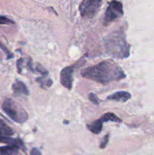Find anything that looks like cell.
I'll list each match as a JSON object with an SVG mask.
<instances>
[{
  "label": "cell",
  "mask_w": 154,
  "mask_h": 155,
  "mask_svg": "<svg viewBox=\"0 0 154 155\" xmlns=\"http://www.w3.org/2000/svg\"><path fill=\"white\" fill-rule=\"evenodd\" d=\"M84 78L101 84H108L113 81L125 79L126 75L122 68L112 60H106L82 71Z\"/></svg>",
  "instance_id": "1"
},
{
  "label": "cell",
  "mask_w": 154,
  "mask_h": 155,
  "mask_svg": "<svg viewBox=\"0 0 154 155\" xmlns=\"http://www.w3.org/2000/svg\"><path fill=\"white\" fill-rule=\"evenodd\" d=\"M104 46L107 54L115 58H126L130 54V45L121 30L114 32L104 38Z\"/></svg>",
  "instance_id": "2"
},
{
  "label": "cell",
  "mask_w": 154,
  "mask_h": 155,
  "mask_svg": "<svg viewBox=\"0 0 154 155\" xmlns=\"http://www.w3.org/2000/svg\"><path fill=\"white\" fill-rule=\"evenodd\" d=\"M2 108L12 120L18 124H24L28 119V114L24 107L11 98H6L3 101Z\"/></svg>",
  "instance_id": "3"
},
{
  "label": "cell",
  "mask_w": 154,
  "mask_h": 155,
  "mask_svg": "<svg viewBox=\"0 0 154 155\" xmlns=\"http://www.w3.org/2000/svg\"><path fill=\"white\" fill-rule=\"evenodd\" d=\"M123 14V5L122 2L117 0H113L109 3L108 7L106 10L104 18V24L109 25L116 19L121 18Z\"/></svg>",
  "instance_id": "4"
},
{
  "label": "cell",
  "mask_w": 154,
  "mask_h": 155,
  "mask_svg": "<svg viewBox=\"0 0 154 155\" xmlns=\"http://www.w3.org/2000/svg\"><path fill=\"white\" fill-rule=\"evenodd\" d=\"M102 0H82L79 5L81 16L85 19H91L99 11Z\"/></svg>",
  "instance_id": "5"
},
{
  "label": "cell",
  "mask_w": 154,
  "mask_h": 155,
  "mask_svg": "<svg viewBox=\"0 0 154 155\" xmlns=\"http://www.w3.org/2000/svg\"><path fill=\"white\" fill-rule=\"evenodd\" d=\"M109 121H112V122L115 123H121L122 120L118 117L115 114L110 113H110H106L98 120L88 124L87 128L94 134H99L103 129V124L104 122H109Z\"/></svg>",
  "instance_id": "6"
},
{
  "label": "cell",
  "mask_w": 154,
  "mask_h": 155,
  "mask_svg": "<svg viewBox=\"0 0 154 155\" xmlns=\"http://www.w3.org/2000/svg\"><path fill=\"white\" fill-rule=\"evenodd\" d=\"M14 132L4 121L0 119V142L5 144H14L23 148L24 144L20 139L12 138Z\"/></svg>",
  "instance_id": "7"
},
{
  "label": "cell",
  "mask_w": 154,
  "mask_h": 155,
  "mask_svg": "<svg viewBox=\"0 0 154 155\" xmlns=\"http://www.w3.org/2000/svg\"><path fill=\"white\" fill-rule=\"evenodd\" d=\"M73 66L66 67L60 72V83H61L62 86H64L67 89H72V80H73Z\"/></svg>",
  "instance_id": "8"
},
{
  "label": "cell",
  "mask_w": 154,
  "mask_h": 155,
  "mask_svg": "<svg viewBox=\"0 0 154 155\" xmlns=\"http://www.w3.org/2000/svg\"><path fill=\"white\" fill-rule=\"evenodd\" d=\"M131 98V95L129 92L126 91H119L115 93L112 94L110 96L107 97L108 100H112V101H121V102H125L128 101Z\"/></svg>",
  "instance_id": "9"
},
{
  "label": "cell",
  "mask_w": 154,
  "mask_h": 155,
  "mask_svg": "<svg viewBox=\"0 0 154 155\" xmlns=\"http://www.w3.org/2000/svg\"><path fill=\"white\" fill-rule=\"evenodd\" d=\"M21 147L14 144H8V145L0 148V155H14L19 154Z\"/></svg>",
  "instance_id": "10"
},
{
  "label": "cell",
  "mask_w": 154,
  "mask_h": 155,
  "mask_svg": "<svg viewBox=\"0 0 154 155\" xmlns=\"http://www.w3.org/2000/svg\"><path fill=\"white\" fill-rule=\"evenodd\" d=\"M12 90L15 94H22V95H29L30 92L27 89V86L23 83L22 81L17 80L13 85H12Z\"/></svg>",
  "instance_id": "11"
},
{
  "label": "cell",
  "mask_w": 154,
  "mask_h": 155,
  "mask_svg": "<svg viewBox=\"0 0 154 155\" xmlns=\"http://www.w3.org/2000/svg\"><path fill=\"white\" fill-rule=\"evenodd\" d=\"M47 75H43L42 77L36 79V81L40 84L41 87L42 88H48L52 85V80L50 78L46 77Z\"/></svg>",
  "instance_id": "12"
},
{
  "label": "cell",
  "mask_w": 154,
  "mask_h": 155,
  "mask_svg": "<svg viewBox=\"0 0 154 155\" xmlns=\"http://www.w3.org/2000/svg\"><path fill=\"white\" fill-rule=\"evenodd\" d=\"M14 22L12 20L9 19L7 17L3 16V15H0V24H14Z\"/></svg>",
  "instance_id": "13"
},
{
  "label": "cell",
  "mask_w": 154,
  "mask_h": 155,
  "mask_svg": "<svg viewBox=\"0 0 154 155\" xmlns=\"http://www.w3.org/2000/svg\"><path fill=\"white\" fill-rule=\"evenodd\" d=\"M88 98L89 99H90V101H91L94 104H96V105L99 104V99H98V96H97L95 94L90 93L88 95Z\"/></svg>",
  "instance_id": "14"
},
{
  "label": "cell",
  "mask_w": 154,
  "mask_h": 155,
  "mask_svg": "<svg viewBox=\"0 0 154 155\" xmlns=\"http://www.w3.org/2000/svg\"><path fill=\"white\" fill-rule=\"evenodd\" d=\"M109 139H110V136H109V135H106V136L103 138L102 140H101L100 148H102V149L105 148L106 146H107V143H108L109 142Z\"/></svg>",
  "instance_id": "15"
},
{
  "label": "cell",
  "mask_w": 154,
  "mask_h": 155,
  "mask_svg": "<svg viewBox=\"0 0 154 155\" xmlns=\"http://www.w3.org/2000/svg\"><path fill=\"white\" fill-rule=\"evenodd\" d=\"M0 48H1L2 49L3 51H5V54H6V55H7V58H8V59H9V58H13V54H12L11 53L10 51H9L8 50L7 48H6L4 46V45H3V44L1 42H0Z\"/></svg>",
  "instance_id": "16"
},
{
  "label": "cell",
  "mask_w": 154,
  "mask_h": 155,
  "mask_svg": "<svg viewBox=\"0 0 154 155\" xmlns=\"http://www.w3.org/2000/svg\"><path fill=\"white\" fill-rule=\"evenodd\" d=\"M42 153H41V151H39V149H37V148H33L32 149V151H30V154L33 155V154H41Z\"/></svg>",
  "instance_id": "17"
}]
</instances>
